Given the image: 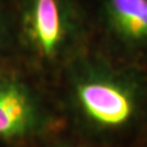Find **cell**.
I'll return each instance as SVG.
<instances>
[{
	"label": "cell",
	"instance_id": "7a4b0ae2",
	"mask_svg": "<svg viewBox=\"0 0 147 147\" xmlns=\"http://www.w3.org/2000/svg\"><path fill=\"white\" fill-rule=\"evenodd\" d=\"M81 108L92 120L107 126L121 125L132 114L134 104L121 87L102 80H91L77 87Z\"/></svg>",
	"mask_w": 147,
	"mask_h": 147
},
{
	"label": "cell",
	"instance_id": "3957f363",
	"mask_svg": "<svg viewBox=\"0 0 147 147\" xmlns=\"http://www.w3.org/2000/svg\"><path fill=\"white\" fill-rule=\"evenodd\" d=\"M38 112L33 98L22 85L0 80V137L12 139L33 130Z\"/></svg>",
	"mask_w": 147,
	"mask_h": 147
},
{
	"label": "cell",
	"instance_id": "6da1fadb",
	"mask_svg": "<svg viewBox=\"0 0 147 147\" xmlns=\"http://www.w3.org/2000/svg\"><path fill=\"white\" fill-rule=\"evenodd\" d=\"M66 15L61 0H30L25 27L40 55H58L66 38Z\"/></svg>",
	"mask_w": 147,
	"mask_h": 147
},
{
	"label": "cell",
	"instance_id": "277c9868",
	"mask_svg": "<svg viewBox=\"0 0 147 147\" xmlns=\"http://www.w3.org/2000/svg\"><path fill=\"white\" fill-rule=\"evenodd\" d=\"M117 31L130 40L147 39V0H108Z\"/></svg>",
	"mask_w": 147,
	"mask_h": 147
}]
</instances>
